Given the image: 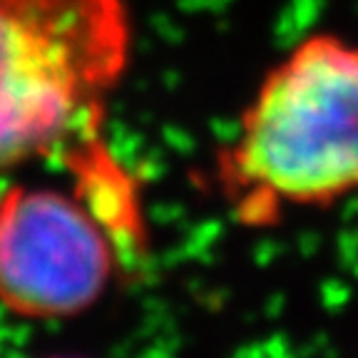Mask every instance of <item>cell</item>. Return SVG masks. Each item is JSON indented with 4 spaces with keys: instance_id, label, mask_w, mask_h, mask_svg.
Here are the masks:
<instances>
[{
    "instance_id": "obj_1",
    "label": "cell",
    "mask_w": 358,
    "mask_h": 358,
    "mask_svg": "<svg viewBox=\"0 0 358 358\" xmlns=\"http://www.w3.org/2000/svg\"><path fill=\"white\" fill-rule=\"evenodd\" d=\"M214 185L252 229L358 199V38L308 30L264 67L214 157Z\"/></svg>"
},
{
    "instance_id": "obj_2",
    "label": "cell",
    "mask_w": 358,
    "mask_h": 358,
    "mask_svg": "<svg viewBox=\"0 0 358 358\" xmlns=\"http://www.w3.org/2000/svg\"><path fill=\"white\" fill-rule=\"evenodd\" d=\"M132 38L124 0H0V169L102 132Z\"/></svg>"
},
{
    "instance_id": "obj_3",
    "label": "cell",
    "mask_w": 358,
    "mask_h": 358,
    "mask_svg": "<svg viewBox=\"0 0 358 358\" xmlns=\"http://www.w3.org/2000/svg\"><path fill=\"white\" fill-rule=\"evenodd\" d=\"M67 187L0 192V306L60 321L92 308L147 246L140 207L117 164L67 167Z\"/></svg>"
},
{
    "instance_id": "obj_4",
    "label": "cell",
    "mask_w": 358,
    "mask_h": 358,
    "mask_svg": "<svg viewBox=\"0 0 358 358\" xmlns=\"http://www.w3.org/2000/svg\"><path fill=\"white\" fill-rule=\"evenodd\" d=\"M48 358H80V356H48Z\"/></svg>"
}]
</instances>
